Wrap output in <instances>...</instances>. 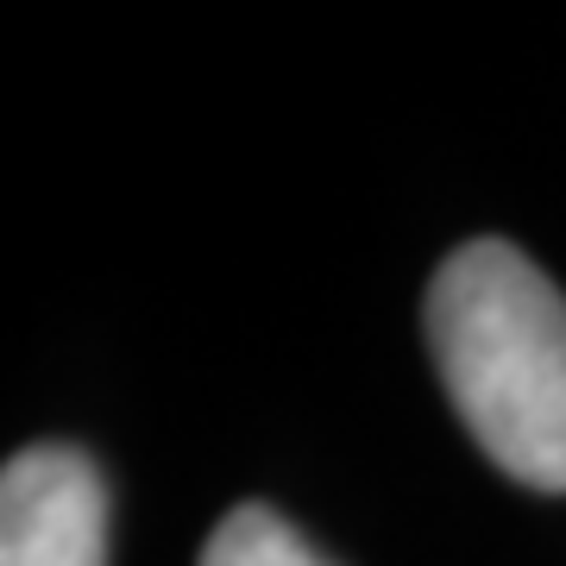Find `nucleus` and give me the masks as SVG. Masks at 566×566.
Segmentation results:
<instances>
[{"mask_svg": "<svg viewBox=\"0 0 566 566\" xmlns=\"http://www.w3.org/2000/svg\"><path fill=\"white\" fill-rule=\"evenodd\" d=\"M428 346L465 434L528 491H566V296L510 240H465L428 283Z\"/></svg>", "mask_w": 566, "mask_h": 566, "instance_id": "obj_1", "label": "nucleus"}, {"mask_svg": "<svg viewBox=\"0 0 566 566\" xmlns=\"http://www.w3.org/2000/svg\"><path fill=\"white\" fill-rule=\"evenodd\" d=\"M107 479L70 441L20 447L0 472V566H107Z\"/></svg>", "mask_w": 566, "mask_h": 566, "instance_id": "obj_2", "label": "nucleus"}, {"mask_svg": "<svg viewBox=\"0 0 566 566\" xmlns=\"http://www.w3.org/2000/svg\"><path fill=\"white\" fill-rule=\"evenodd\" d=\"M202 566H334V560L322 547H308L271 504H240L214 523Z\"/></svg>", "mask_w": 566, "mask_h": 566, "instance_id": "obj_3", "label": "nucleus"}]
</instances>
